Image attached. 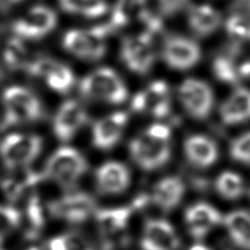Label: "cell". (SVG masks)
<instances>
[{"mask_svg":"<svg viewBox=\"0 0 250 250\" xmlns=\"http://www.w3.org/2000/svg\"><path fill=\"white\" fill-rule=\"evenodd\" d=\"M170 128L155 123L135 137L129 145L132 160L143 170L152 171L164 166L171 155Z\"/></svg>","mask_w":250,"mask_h":250,"instance_id":"1","label":"cell"},{"mask_svg":"<svg viewBox=\"0 0 250 250\" xmlns=\"http://www.w3.org/2000/svg\"><path fill=\"white\" fill-rule=\"evenodd\" d=\"M2 98L5 106V113L1 123L2 129L35 122L44 116V108L40 100L25 87H8L4 90Z\"/></svg>","mask_w":250,"mask_h":250,"instance_id":"2","label":"cell"},{"mask_svg":"<svg viewBox=\"0 0 250 250\" xmlns=\"http://www.w3.org/2000/svg\"><path fill=\"white\" fill-rule=\"evenodd\" d=\"M79 89L86 98L111 104H122L128 98L123 80L109 67H100L86 75L80 82Z\"/></svg>","mask_w":250,"mask_h":250,"instance_id":"3","label":"cell"},{"mask_svg":"<svg viewBox=\"0 0 250 250\" xmlns=\"http://www.w3.org/2000/svg\"><path fill=\"white\" fill-rule=\"evenodd\" d=\"M88 169L85 157L75 148L62 146L47 160L43 176L64 188H73Z\"/></svg>","mask_w":250,"mask_h":250,"instance_id":"4","label":"cell"},{"mask_svg":"<svg viewBox=\"0 0 250 250\" xmlns=\"http://www.w3.org/2000/svg\"><path fill=\"white\" fill-rule=\"evenodd\" d=\"M113 32L108 23L96 25L89 29H71L62 37L63 48L81 60L97 61L106 52V39Z\"/></svg>","mask_w":250,"mask_h":250,"instance_id":"5","label":"cell"},{"mask_svg":"<svg viewBox=\"0 0 250 250\" xmlns=\"http://www.w3.org/2000/svg\"><path fill=\"white\" fill-rule=\"evenodd\" d=\"M43 139L34 134L15 133L6 136L0 144V156L9 169L30 164L42 150Z\"/></svg>","mask_w":250,"mask_h":250,"instance_id":"6","label":"cell"},{"mask_svg":"<svg viewBox=\"0 0 250 250\" xmlns=\"http://www.w3.org/2000/svg\"><path fill=\"white\" fill-rule=\"evenodd\" d=\"M57 15L49 7H31L12 24L16 37L24 40H38L47 36L57 24Z\"/></svg>","mask_w":250,"mask_h":250,"instance_id":"7","label":"cell"},{"mask_svg":"<svg viewBox=\"0 0 250 250\" xmlns=\"http://www.w3.org/2000/svg\"><path fill=\"white\" fill-rule=\"evenodd\" d=\"M179 100L185 110L194 119L207 118L214 105V95L211 87L203 80L188 78L178 90Z\"/></svg>","mask_w":250,"mask_h":250,"instance_id":"8","label":"cell"},{"mask_svg":"<svg viewBox=\"0 0 250 250\" xmlns=\"http://www.w3.org/2000/svg\"><path fill=\"white\" fill-rule=\"evenodd\" d=\"M25 71L33 77L42 79L52 90L60 94L67 93L74 84L71 69L64 63L48 57L33 58Z\"/></svg>","mask_w":250,"mask_h":250,"instance_id":"9","label":"cell"},{"mask_svg":"<svg viewBox=\"0 0 250 250\" xmlns=\"http://www.w3.org/2000/svg\"><path fill=\"white\" fill-rule=\"evenodd\" d=\"M120 57L131 71L138 74L147 73L155 59L153 39L144 32L126 37L121 44Z\"/></svg>","mask_w":250,"mask_h":250,"instance_id":"10","label":"cell"},{"mask_svg":"<svg viewBox=\"0 0 250 250\" xmlns=\"http://www.w3.org/2000/svg\"><path fill=\"white\" fill-rule=\"evenodd\" d=\"M161 55L169 67L175 70H187L199 62L201 51L193 40L180 35H171L164 40Z\"/></svg>","mask_w":250,"mask_h":250,"instance_id":"11","label":"cell"},{"mask_svg":"<svg viewBox=\"0 0 250 250\" xmlns=\"http://www.w3.org/2000/svg\"><path fill=\"white\" fill-rule=\"evenodd\" d=\"M49 212L57 219L78 224L88 220L96 209L92 196L85 192L66 194L48 205Z\"/></svg>","mask_w":250,"mask_h":250,"instance_id":"12","label":"cell"},{"mask_svg":"<svg viewBox=\"0 0 250 250\" xmlns=\"http://www.w3.org/2000/svg\"><path fill=\"white\" fill-rule=\"evenodd\" d=\"M170 91L168 85L160 80L147 85L132 99L131 106L137 112L163 118L170 110Z\"/></svg>","mask_w":250,"mask_h":250,"instance_id":"13","label":"cell"},{"mask_svg":"<svg viewBox=\"0 0 250 250\" xmlns=\"http://www.w3.org/2000/svg\"><path fill=\"white\" fill-rule=\"evenodd\" d=\"M88 121V114L81 104L74 100L65 101L57 110L53 131L62 142H68Z\"/></svg>","mask_w":250,"mask_h":250,"instance_id":"14","label":"cell"},{"mask_svg":"<svg viewBox=\"0 0 250 250\" xmlns=\"http://www.w3.org/2000/svg\"><path fill=\"white\" fill-rule=\"evenodd\" d=\"M179 246V236L168 221L149 219L146 222L141 239L143 250H177Z\"/></svg>","mask_w":250,"mask_h":250,"instance_id":"15","label":"cell"},{"mask_svg":"<svg viewBox=\"0 0 250 250\" xmlns=\"http://www.w3.org/2000/svg\"><path fill=\"white\" fill-rule=\"evenodd\" d=\"M185 222L189 234L195 239H202L223 222V217L213 205L198 202L186 210Z\"/></svg>","mask_w":250,"mask_h":250,"instance_id":"16","label":"cell"},{"mask_svg":"<svg viewBox=\"0 0 250 250\" xmlns=\"http://www.w3.org/2000/svg\"><path fill=\"white\" fill-rule=\"evenodd\" d=\"M128 122V115L124 111L110 113L98 120L92 129L94 146L103 150L113 147L122 137Z\"/></svg>","mask_w":250,"mask_h":250,"instance_id":"17","label":"cell"},{"mask_svg":"<svg viewBox=\"0 0 250 250\" xmlns=\"http://www.w3.org/2000/svg\"><path fill=\"white\" fill-rule=\"evenodd\" d=\"M130 181L129 169L118 161H107L96 171L97 188L104 194H118L125 191Z\"/></svg>","mask_w":250,"mask_h":250,"instance_id":"18","label":"cell"},{"mask_svg":"<svg viewBox=\"0 0 250 250\" xmlns=\"http://www.w3.org/2000/svg\"><path fill=\"white\" fill-rule=\"evenodd\" d=\"M184 151L190 164L197 168H208L218 159L216 143L204 135H191L185 140Z\"/></svg>","mask_w":250,"mask_h":250,"instance_id":"19","label":"cell"},{"mask_svg":"<svg viewBox=\"0 0 250 250\" xmlns=\"http://www.w3.org/2000/svg\"><path fill=\"white\" fill-rule=\"evenodd\" d=\"M223 123L236 125L250 119V90L236 88L221 104L219 109Z\"/></svg>","mask_w":250,"mask_h":250,"instance_id":"20","label":"cell"},{"mask_svg":"<svg viewBox=\"0 0 250 250\" xmlns=\"http://www.w3.org/2000/svg\"><path fill=\"white\" fill-rule=\"evenodd\" d=\"M185 191L186 186L180 177L168 176L154 185L151 199L160 209L171 211L181 203Z\"/></svg>","mask_w":250,"mask_h":250,"instance_id":"21","label":"cell"},{"mask_svg":"<svg viewBox=\"0 0 250 250\" xmlns=\"http://www.w3.org/2000/svg\"><path fill=\"white\" fill-rule=\"evenodd\" d=\"M188 22L190 29L197 36L206 37L219 28L222 22V17L221 14L210 5H194L188 10Z\"/></svg>","mask_w":250,"mask_h":250,"instance_id":"22","label":"cell"},{"mask_svg":"<svg viewBox=\"0 0 250 250\" xmlns=\"http://www.w3.org/2000/svg\"><path fill=\"white\" fill-rule=\"evenodd\" d=\"M223 223L231 241L243 250H250V212L230 211L223 218Z\"/></svg>","mask_w":250,"mask_h":250,"instance_id":"23","label":"cell"},{"mask_svg":"<svg viewBox=\"0 0 250 250\" xmlns=\"http://www.w3.org/2000/svg\"><path fill=\"white\" fill-rule=\"evenodd\" d=\"M213 69L216 76L226 82H236L250 75V61L229 54L215 59Z\"/></svg>","mask_w":250,"mask_h":250,"instance_id":"24","label":"cell"},{"mask_svg":"<svg viewBox=\"0 0 250 250\" xmlns=\"http://www.w3.org/2000/svg\"><path fill=\"white\" fill-rule=\"evenodd\" d=\"M146 3V0H117L108 24L113 30L128 25L143 14Z\"/></svg>","mask_w":250,"mask_h":250,"instance_id":"25","label":"cell"},{"mask_svg":"<svg viewBox=\"0 0 250 250\" xmlns=\"http://www.w3.org/2000/svg\"><path fill=\"white\" fill-rule=\"evenodd\" d=\"M2 59L5 66L11 70H25L32 60L29 57V52L24 41L16 36L6 42Z\"/></svg>","mask_w":250,"mask_h":250,"instance_id":"26","label":"cell"},{"mask_svg":"<svg viewBox=\"0 0 250 250\" xmlns=\"http://www.w3.org/2000/svg\"><path fill=\"white\" fill-rule=\"evenodd\" d=\"M130 215L131 209L128 207L103 209L97 211L96 219L102 232L110 234L125 228Z\"/></svg>","mask_w":250,"mask_h":250,"instance_id":"27","label":"cell"},{"mask_svg":"<svg viewBox=\"0 0 250 250\" xmlns=\"http://www.w3.org/2000/svg\"><path fill=\"white\" fill-rule=\"evenodd\" d=\"M62 9L69 14L95 19L104 15L107 4L104 0H59Z\"/></svg>","mask_w":250,"mask_h":250,"instance_id":"28","label":"cell"},{"mask_svg":"<svg viewBox=\"0 0 250 250\" xmlns=\"http://www.w3.org/2000/svg\"><path fill=\"white\" fill-rule=\"evenodd\" d=\"M215 188L222 197L228 200H235L244 193L245 185L243 179L237 173L224 171L217 177Z\"/></svg>","mask_w":250,"mask_h":250,"instance_id":"29","label":"cell"},{"mask_svg":"<svg viewBox=\"0 0 250 250\" xmlns=\"http://www.w3.org/2000/svg\"><path fill=\"white\" fill-rule=\"evenodd\" d=\"M226 28L232 39L240 42L250 40V18L248 16L231 15L227 21Z\"/></svg>","mask_w":250,"mask_h":250,"instance_id":"30","label":"cell"},{"mask_svg":"<svg viewBox=\"0 0 250 250\" xmlns=\"http://www.w3.org/2000/svg\"><path fill=\"white\" fill-rule=\"evenodd\" d=\"M229 151L235 161L250 164V131L235 138L230 143Z\"/></svg>","mask_w":250,"mask_h":250,"instance_id":"31","label":"cell"},{"mask_svg":"<svg viewBox=\"0 0 250 250\" xmlns=\"http://www.w3.org/2000/svg\"><path fill=\"white\" fill-rule=\"evenodd\" d=\"M21 222L20 212L12 207L0 205V244L11 230L19 226Z\"/></svg>","mask_w":250,"mask_h":250,"instance_id":"32","label":"cell"},{"mask_svg":"<svg viewBox=\"0 0 250 250\" xmlns=\"http://www.w3.org/2000/svg\"><path fill=\"white\" fill-rule=\"evenodd\" d=\"M79 240L76 236L62 234L52 238L49 242L50 250H78Z\"/></svg>","mask_w":250,"mask_h":250,"instance_id":"33","label":"cell"},{"mask_svg":"<svg viewBox=\"0 0 250 250\" xmlns=\"http://www.w3.org/2000/svg\"><path fill=\"white\" fill-rule=\"evenodd\" d=\"M27 216H28V220L30 221V223L36 228L41 227L44 223V216H43L42 208H41V205L38 202V199L36 197L32 198L28 203Z\"/></svg>","mask_w":250,"mask_h":250,"instance_id":"34","label":"cell"},{"mask_svg":"<svg viewBox=\"0 0 250 250\" xmlns=\"http://www.w3.org/2000/svg\"><path fill=\"white\" fill-rule=\"evenodd\" d=\"M188 0H157L160 12L166 16H173L181 11Z\"/></svg>","mask_w":250,"mask_h":250,"instance_id":"35","label":"cell"},{"mask_svg":"<svg viewBox=\"0 0 250 250\" xmlns=\"http://www.w3.org/2000/svg\"><path fill=\"white\" fill-rule=\"evenodd\" d=\"M22 0H0V11L1 12H7L15 5L19 4Z\"/></svg>","mask_w":250,"mask_h":250,"instance_id":"36","label":"cell"},{"mask_svg":"<svg viewBox=\"0 0 250 250\" xmlns=\"http://www.w3.org/2000/svg\"><path fill=\"white\" fill-rule=\"evenodd\" d=\"M189 250H210V249L203 244H195Z\"/></svg>","mask_w":250,"mask_h":250,"instance_id":"37","label":"cell"},{"mask_svg":"<svg viewBox=\"0 0 250 250\" xmlns=\"http://www.w3.org/2000/svg\"><path fill=\"white\" fill-rule=\"evenodd\" d=\"M5 79V71H4V69L0 66V82L2 81V80H4Z\"/></svg>","mask_w":250,"mask_h":250,"instance_id":"38","label":"cell"},{"mask_svg":"<svg viewBox=\"0 0 250 250\" xmlns=\"http://www.w3.org/2000/svg\"><path fill=\"white\" fill-rule=\"evenodd\" d=\"M247 2H248V3H250V0H247Z\"/></svg>","mask_w":250,"mask_h":250,"instance_id":"39","label":"cell"}]
</instances>
